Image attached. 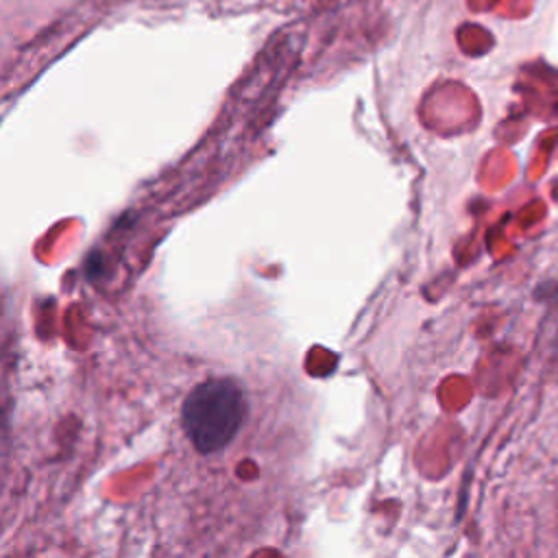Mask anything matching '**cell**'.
Segmentation results:
<instances>
[{
    "label": "cell",
    "instance_id": "obj_1",
    "mask_svg": "<svg viewBox=\"0 0 558 558\" xmlns=\"http://www.w3.org/2000/svg\"><path fill=\"white\" fill-rule=\"evenodd\" d=\"M244 390L229 377H211L196 384L181 405L183 432L201 453L225 449L244 425Z\"/></svg>",
    "mask_w": 558,
    "mask_h": 558
}]
</instances>
